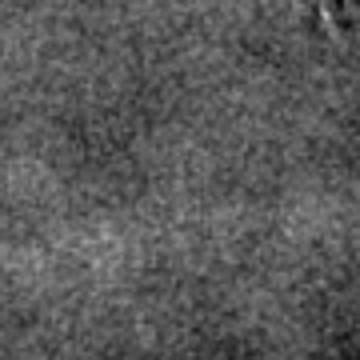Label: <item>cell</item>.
<instances>
[{
    "label": "cell",
    "mask_w": 360,
    "mask_h": 360,
    "mask_svg": "<svg viewBox=\"0 0 360 360\" xmlns=\"http://www.w3.org/2000/svg\"><path fill=\"white\" fill-rule=\"evenodd\" d=\"M340 13H360V0H336Z\"/></svg>",
    "instance_id": "1"
}]
</instances>
